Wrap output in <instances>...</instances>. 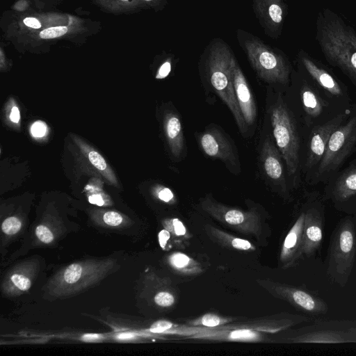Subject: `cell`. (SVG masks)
<instances>
[{
  "label": "cell",
  "instance_id": "cell-1",
  "mask_svg": "<svg viewBox=\"0 0 356 356\" xmlns=\"http://www.w3.org/2000/svg\"><path fill=\"white\" fill-rule=\"evenodd\" d=\"M315 39L326 60L339 68L356 86V31L328 8L316 17Z\"/></svg>",
  "mask_w": 356,
  "mask_h": 356
},
{
  "label": "cell",
  "instance_id": "cell-2",
  "mask_svg": "<svg viewBox=\"0 0 356 356\" xmlns=\"http://www.w3.org/2000/svg\"><path fill=\"white\" fill-rule=\"evenodd\" d=\"M233 55L224 40L215 38L206 47L202 56L209 83L230 110L239 130L244 133L247 125L236 100L232 81L231 61Z\"/></svg>",
  "mask_w": 356,
  "mask_h": 356
},
{
  "label": "cell",
  "instance_id": "cell-3",
  "mask_svg": "<svg viewBox=\"0 0 356 356\" xmlns=\"http://www.w3.org/2000/svg\"><path fill=\"white\" fill-rule=\"evenodd\" d=\"M236 38L258 76L270 83L286 84L291 67L286 55L273 48L261 38L242 29H237Z\"/></svg>",
  "mask_w": 356,
  "mask_h": 356
},
{
  "label": "cell",
  "instance_id": "cell-4",
  "mask_svg": "<svg viewBox=\"0 0 356 356\" xmlns=\"http://www.w3.org/2000/svg\"><path fill=\"white\" fill-rule=\"evenodd\" d=\"M116 266V261L111 259L72 263L51 277L47 284V291L56 298L74 296L97 284Z\"/></svg>",
  "mask_w": 356,
  "mask_h": 356
},
{
  "label": "cell",
  "instance_id": "cell-5",
  "mask_svg": "<svg viewBox=\"0 0 356 356\" xmlns=\"http://www.w3.org/2000/svg\"><path fill=\"white\" fill-rule=\"evenodd\" d=\"M327 250L326 274L332 282L343 287L352 273L356 254V227L350 218L339 222Z\"/></svg>",
  "mask_w": 356,
  "mask_h": 356
},
{
  "label": "cell",
  "instance_id": "cell-6",
  "mask_svg": "<svg viewBox=\"0 0 356 356\" xmlns=\"http://www.w3.org/2000/svg\"><path fill=\"white\" fill-rule=\"evenodd\" d=\"M270 117L273 136L288 173L294 175L299 167L300 139L293 116L279 98L270 108Z\"/></svg>",
  "mask_w": 356,
  "mask_h": 356
},
{
  "label": "cell",
  "instance_id": "cell-7",
  "mask_svg": "<svg viewBox=\"0 0 356 356\" xmlns=\"http://www.w3.org/2000/svg\"><path fill=\"white\" fill-rule=\"evenodd\" d=\"M310 323L287 339L296 343H356V321L317 319Z\"/></svg>",
  "mask_w": 356,
  "mask_h": 356
},
{
  "label": "cell",
  "instance_id": "cell-8",
  "mask_svg": "<svg viewBox=\"0 0 356 356\" xmlns=\"http://www.w3.org/2000/svg\"><path fill=\"white\" fill-rule=\"evenodd\" d=\"M356 145V116L339 126L331 135L324 154L318 163L316 175L335 170L350 154Z\"/></svg>",
  "mask_w": 356,
  "mask_h": 356
},
{
  "label": "cell",
  "instance_id": "cell-9",
  "mask_svg": "<svg viewBox=\"0 0 356 356\" xmlns=\"http://www.w3.org/2000/svg\"><path fill=\"white\" fill-rule=\"evenodd\" d=\"M252 8L264 33L278 39L288 13L284 0H253Z\"/></svg>",
  "mask_w": 356,
  "mask_h": 356
},
{
  "label": "cell",
  "instance_id": "cell-10",
  "mask_svg": "<svg viewBox=\"0 0 356 356\" xmlns=\"http://www.w3.org/2000/svg\"><path fill=\"white\" fill-rule=\"evenodd\" d=\"M232 81L236 100L246 125H252L257 117L254 96L237 60L233 55L231 61Z\"/></svg>",
  "mask_w": 356,
  "mask_h": 356
},
{
  "label": "cell",
  "instance_id": "cell-11",
  "mask_svg": "<svg viewBox=\"0 0 356 356\" xmlns=\"http://www.w3.org/2000/svg\"><path fill=\"white\" fill-rule=\"evenodd\" d=\"M200 145L209 157L220 159L234 167L239 165L232 143L219 130L213 129L204 131L200 137Z\"/></svg>",
  "mask_w": 356,
  "mask_h": 356
},
{
  "label": "cell",
  "instance_id": "cell-12",
  "mask_svg": "<svg viewBox=\"0 0 356 356\" xmlns=\"http://www.w3.org/2000/svg\"><path fill=\"white\" fill-rule=\"evenodd\" d=\"M346 115V113H341L313 130L309 143L306 162L308 169L320 163L332 134L341 125Z\"/></svg>",
  "mask_w": 356,
  "mask_h": 356
},
{
  "label": "cell",
  "instance_id": "cell-13",
  "mask_svg": "<svg viewBox=\"0 0 356 356\" xmlns=\"http://www.w3.org/2000/svg\"><path fill=\"white\" fill-rule=\"evenodd\" d=\"M280 293L301 312L312 316L325 314L329 309L327 303L312 292L293 286H283Z\"/></svg>",
  "mask_w": 356,
  "mask_h": 356
},
{
  "label": "cell",
  "instance_id": "cell-14",
  "mask_svg": "<svg viewBox=\"0 0 356 356\" xmlns=\"http://www.w3.org/2000/svg\"><path fill=\"white\" fill-rule=\"evenodd\" d=\"M303 229V256L311 257L319 250L323 241V216L316 208L306 211Z\"/></svg>",
  "mask_w": 356,
  "mask_h": 356
},
{
  "label": "cell",
  "instance_id": "cell-15",
  "mask_svg": "<svg viewBox=\"0 0 356 356\" xmlns=\"http://www.w3.org/2000/svg\"><path fill=\"white\" fill-rule=\"evenodd\" d=\"M298 58L306 72L321 87L332 95H342L340 85L318 61L302 49L298 51Z\"/></svg>",
  "mask_w": 356,
  "mask_h": 356
},
{
  "label": "cell",
  "instance_id": "cell-16",
  "mask_svg": "<svg viewBox=\"0 0 356 356\" xmlns=\"http://www.w3.org/2000/svg\"><path fill=\"white\" fill-rule=\"evenodd\" d=\"M305 213L302 212L284 241L281 259L285 266L293 265L302 256Z\"/></svg>",
  "mask_w": 356,
  "mask_h": 356
},
{
  "label": "cell",
  "instance_id": "cell-17",
  "mask_svg": "<svg viewBox=\"0 0 356 356\" xmlns=\"http://www.w3.org/2000/svg\"><path fill=\"white\" fill-rule=\"evenodd\" d=\"M280 152L271 139L267 138L263 143L261 159L266 175L272 181L285 186L284 170Z\"/></svg>",
  "mask_w": 356,
  "mask_h": 356
},
{
  "label": "cell",
  "instance_id": "cell-18",
  "mask_svg": "<svg viewBox=\"0 0 356 356\" xmlns=\"http://www.w3.org/2000/svg\"><path fill=\"white\" fill-rule=\"evenodd\" d=\"M163 129L172 156L179 158L183 152L184 141L181 122L177 113L172 111L166 113Z\"/></svg>",
  "mask_w": 356,
  "mask_h": 356
},
{
  "label": "cell",
  "instance_id": "cell-19",
  "mask_svg": "<svg viewBox=\"0 0 356 356\" xmlns=\"http://www.w3.org/2000/svg\"><path fill=\"white\" fill-rule=\"evenodd\" d=\"M32 267L22 265L12 272L3 284V291L9 296L19 295L28 291L32 284Z\"/></svg>",
  "mask_w": 356,
  "mask_h": 356
},
{
  "label": "cell",
  "instance_id": "cell-20",
  "mask_svg": "<svg viewBox=\"0 0 356 356\" xmlns=\"http://www.w3.org/2000/svg\"><path fill=\"white\" fill-rule=\"evenodd\" d=\"M333 198L339 202H346L356 195V167L344 172L337 181Z\"/></svg>",
  "mask_w": 356,
  "mask_h": 356
},
{
  "label": "cell",
  "instance_id": "cell-21",
  "mask_svg": "<svg viewBox=\"0 0 356 356\" xmlns=\"http://www.w3.org/2000/svg\"><path fill=\"white\" fill-rule=\"evenodd\" d=\"M302 106L305 111L312 117H318L323 111V104L315 91L305 83L300 91Z\"/></svg>",
  "mask_w": 356,
  "mask_h": 356
},
{
  "label": "cell",
  "instance_id": "cell-22",
  "mask_svg": "<svg viewBox=\"0 0 356 356\" xmlns=\"http://www.w3.org/2000/svg\"><path fill=\"white\" fill-rule=\"evenodd\" d=\"M22 227L21 220L15 217L11 216L6 218L1 225L3 232L8 235H12L17 233Z\"/></svg>",
  "mask_w": 356,
  "mask_h": 356
},
{
  "label": "cell",
  "instance_id": "cell-23",
  "mask_svg": "<svg viewBox=\"0 0 356 356\" xmlns=\"http://www.w3.org/2000/svg\"><path fill=\"white\" fill-rule=\"evenodd\" d=\"M88 160L92 165L102 172H107L108 168L103 156L95 150H90L87 153Z\"/></svg>",
  "mask_w": 356,
  "mask_h": 356
},
{
  "label": "cell",
  "instance_id": "cell-24",
  "mask_svg": "<svg viewBox=\"0 0 356 356\" xmlns=\"http://www.w3.org/2000/svg\"><path fill=\"white\" fill-rule=\"evenodd\" d=\"M67 31V26H54L42 30L40 33V38L42 39H51L63 35Z\"/></svg>",
  "mask_w": 356,
  "mask_h": 356
},
{
  "label": "cell",
  "instance_id": "cell-25",
  "mask_svg": "<svg viewBox=\"0 0 356 356\" xmlns=\"http://www.w3.org/2000/svg\"><path fill=\"white\" fill-rule=\"evenodd\" d=\"M35 235L44 243H50L54 238L51 231L43 225H38L35 229Z\"/></svg>",
  "mask_w": 356,
  "mask_h": 356
},
{
  "label": "cell",
  "instance_id": "cell-26",
  "mask_svg": "<svg viewBox=\"0 0 356 356\" xmlns=\"http://www.w3.org/2000/svg\"><path fill=\"white\" fill-rule=\"evenodd\" d=\"M154 301L159 306L170 307L174 303L175 298L171 293L166 291H161L156 294Z\"/></svg>",
  "mask_w": 356,
  "mask_h": 356
},
{
  "label": "cell",
  "instance_id": "cell-27",
  "mask_svg": "<svg viewBox=\"0 0 356 356\" xmlns=\"http://www.w3.org/2000/svg\"><path fill=\"white\" fill-rule=\"evenodd\" d=\"M104 222L112 227L120 225L123 221L122 216L115 211H107L103 216Z\"/></svg>",
  "mask_w": 356,
  "mask_h": 356
},
{
  "label": "cell",
  "instance_id": "cell-28",
  "mask_svg": "<svg viewBox=\"0 0 356 356\" xmlns=\"http://www.w3.org/2000/svg\"><path fill=\"white\" fill-rule=\"evenodd\" d=\"M156 195L159 200L165 202H170L174 200L175 195L168 187L159 186L156 190Z\"/></svg>",
  "mask_w": 356,
  "mask_h": 356
},
{
  "label": "cell",
  "instance_id": "cell-29",
  "mask_svg": "<svg viewBox=\"0 0 356 356\" xmlns=\"http://www.w3.org/2000/svg\"><path fill=\"white\" fill-rule=\"evenodd\" d=\"M172 324L171 322L161 320L153 323L151 325L149 330L153 333H161L170 330L172 327Z\"/></svg>",
  "mask_w": 356,
  "mask_h": 356
},
{
  "label": "cell",
  "instance_id": "cell-30",
  "mask_svg": "<svg viewBox=\"0 0 356 356\" xmlns=\"http://www.w3.org/2000/svg\"><path fill=\"white\" fill-rule=\"evenodd\" d=\"M172 69V59L168 58L162 63L160 66L157 74L156 75V78L158 79H163L167 77Z\"/></svg>",
  "mask_w": 356,
  "mask_h": 356
},
{
  "label": "cell",
  "instance_id": "cell-31",
  "mask_svg": "<svg viewBox=\"0 0 356 356\" xmlns=\"http://www.w3.org/2000/svg\"><path fill=\"white\" fill-rule=\"evenodd\" d=\"M190 259L184 254L177 253L171 257V263L177 268H183L189 263Z\"/></svg>",
  "mask_w": 356,
  "mask_h": 356
},
{
  "label": "cell",
  "instance_id": "cell-32",
  "mask_svg": "<svg viewBox=\"0 0 356 356\" xmlns=\"http://www.w3.org/2000/svg\"><path fill=\"white\" fill-rule=\"evenodd\" d=\"M31 131L35 137H42L47 131L46 124L40 120L36 121L32 124Z\"/></svg>",
  "mask_w": 356,
  "mask_h": 356
},
{
  "label": "cell",
  "instance_id": "cell-33",
  "mask_svg": "<svg viewBox=\"0 0 356 356\" xmlns=\"http://www.w3.org/2000/svg\"><path fill=\"white\" fill-rule=\"evenodd\" d=\"M221 321L216 315L208 314L202 318L201 323L207 327H216L220 325Z\"/></svg>",
  "mask_w": 356,
  "mask_h": 356
},
{
  "label": "cell",
  "instance_id": "cell-34",
  "mask_svg": "<svg viewBox=\"0 0 356 356\" xmlns=\"http://www.w3.org/2000/svg\"><path fill=\"white\" fill-rule=\"evenodd\" d=\"M232 245L236 249L243 250H248L251 248V244L249 241L238 238L232 239Z\"/></svg>",
  "mask_w": 356,
  "mask_h": 356
},
{
  "label": "cell",
  "instance_id": "cell-35",
  "mask_svg": "<svg viewBox=\"0 0 356 356\" xmlns=\"http://www.w3.org/2000/svg\"><path fill=\"white\" fill-rule=\"evenodd\" d=\"M254 333L250 330H239L232 333L231 337L234 339H252Z\"/></svg>",
  "mask_w": 356,
  "mask_h": 356
},
{
  "label": "cell",
  "instance_id": "cell-36",
  "mask_svg": "<svg viewBox=\"0 0 356 356\" xmlns=\"http://www.w3.org/2000/svg\"><path fill=\"white\" fill-rule=\"evenodd\" d=\"M172 224L173 225V229L177 235L181 236L185 234L186 228L180 220L177 218L173 219Z\"/></svg>",
  "mask_w": 356,
  "mask_h": 356
},
{
  "label": "cell",
  "instance_id": "cell-37",
  "mask_svg": "<svg viewBox=\"0 0 356 356\" xmlns=\"http://www.w3.org/2000/svg\"><path fill=\"white\" fill-rule=\"evenodd\" d=\"M24 24L33 29H39L41 27L40 22L34 17H26L23 21Z\"/></svg>",
  "mask_w": 356,
  "mask_h": 356
},
{
  "label": "cell",
  "instance_id": "cell-38",
  "mask_svg": "<svg viewBox=\"0 0 356 356\" xmlns=\"http://www.w3.org/2000/svg\"><path fill=\"white\" fill-rule=\"evenodd\" d=\"M170 237V234L169 232H168L167 230L163 229L160 232V233L159 234V241L160 245L162 248L165 247V245H166Z\"/></svg>",
  "mask_w": 356,
  "mask_h": 356
},
{
  "label": "cell",
  "instance_id": "cell-39",
  "mask_svg": "<svg viewBox=\"0 0 356 356\" xmlns=\"http://www.w3.org/2000/svg\"><path fill=\"white\" fill-rule=\"evenodd\" d=\"M10 119L14 123H17L19 121L20 113L19 108L17 106H13L12 108L10 115Z\"/></svg>",
  "mask_w": 356,
  "mask_h": 356
},
{
  "label": "cell",
  "instance_id": "cell-40",
  "mask_svg": "<svg viewBox=\"0 0 356 356\" xmlns=\"http://www.w3.org/2000/svg\"><path fill=\"white\" fill-rule=\"evenodd\" d=\"M102 337L98 334H86L82 337L83 340L86 341H94L99 340Z\"/></svg>",
  "mask_w": 356,
  "mask_h": 356
},
{
  "label": "cell",
  "instance_id": "cell-41",
  "mask_svg": "<svg viewBox=\"0 0 356 356\" xmlns=\"http://www.w3.org/2000/svg\"><path fill=\"white\" fill-rule=\"evenodd\" d=\"M88 200L92 204H95L100 206L104 204V201L102 197L98 195L90 196Z\"/></svg>",
  "mask_w": 356,
  "mask_h": 356
},
{
  "label": "cell",
  "instance_id": "cell-42",
  "mask_svg": "<svg viewBox=\"0 0 356 356\" xmlns=\"http://www.w3.org/2000/svg\"><path fill=\"white\" fill-rule=\"evenodd\" d=\"M134 337L131 333H121L118 335V338L120 339H131Z\"/></svg>",
  "mask_w": 356,
  "mask_h": 356
},
{
  "label": "cell",
  "instance_id": "cell-43",
  "mask_svg": "<svg viewBox=\"0 0 356 356\" xmlns=\"http://www.w3.org/2000/svg\"><path fill=\"white\" fill-rule=\"evenodd\" d=\"M120 1H128V0H120Z\"/></svg>",
  "mask_w": 356,
  "mask_h": 356
}]
</instances>
